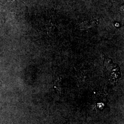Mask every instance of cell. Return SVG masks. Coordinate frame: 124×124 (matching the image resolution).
<instances>
[{"label": "cell", "instance_id": "6da1fadb", "mask_svg": "<svg viewBox=\"0 0 124 124\" xmlns=\"http://www.w3.org/2000/svg\"><path fill=\"white\" fill-rule=\"evenodd\" d=\"M21 2L20 0H9L3 4H0V11L5 18V21L12 22L22 13Z\"/></svg>", "mask_w": 124, "mask_h": 124}, {"label": "cell", "instance_id": "7a4b0ae2", "mask_svg": "<svg viewBox=\"0 0 124 124\" xmlns=\"http://www.w3.org/2000/svg\"><path fill=\"white\" fill-rule=\"evenodd\" d=\"M98 26V22L96 20H90L83 21L80 24L81 30H87Z\"/></svg>", "mask_w": 124, "mask_h": 124}, {"label": "cell", "instance_id": "3957f363", "mask_svg": "<svg viewBox=\"0 0 124 124\" xmlns=\"http://www.w3.org/2000/svg\"></svg>", "mask_w": 124, "mask_h": 124}]
</instances>
